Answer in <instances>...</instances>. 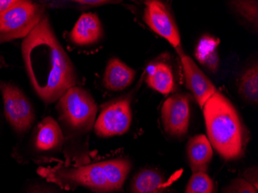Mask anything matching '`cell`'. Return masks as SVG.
I'll return each instance as SVG.
<instances>
[{"instance_id":"603a6c76","label":"cell","mask_w":258,"mask_h":193,"mask_svg":"<svg viewBox=\"0 0 258 193\" xmlns=\"http://www.w3.org/2000/svg\"><path fill=\"white\" fill-rule=\"evenodd\" d=\"M17 3V0H0V14L14 7Z\"/></svg>"},{"instance_id":"44dd1931","label":"cell","mask_w":258,"mask_h":193,"mask_svg":"<svg viewBox=\"0 0 258 193\" xmlns=\"http://www.w3.org/2000/svg\"><path fill=\"white\" fill-rule=\"evenodd\" d=\"M222 193H257V188L244 178H237L223 189Z\"/></svg>"},{"instance_id":"277c9868","label":"cell","mask_w":258,"mask_h":193,"mask_svg":"<svg viewBox=\"0 0 258 193\" xmlns=\"http://www.w3.org/2000/svg\"><path fill=\"white\" fill-rule=\"evenodd\" d=\"M57 111L67 127L75 132H88L95 124L98 107L86 90L74 86L58 100Z\"/></svg>"},{"instance_id":"ac0fdd59","label":"cell","mask_w":258,"mask_h":193,"mask_svg":"<svg viewBox=\"0 0 258 193\" xmlns=\"http://www.w3.org/2000/svg\"><path fill=\"white\" fill-rule=\"evenodd\" d=\"M239 94L250 104L258 102V66L252 65L243 72L238 84Z\"/></svg>"},{"instance_id":"52a82bcc","label":"cell","mask_w":258,"mask_h":193,"mask_svg":"<svg viewBox=\"0 0 258 193\" xmlns=\"http://www.w3.org/2000/svg\"><path fill=\"white\" fill-rule=\"evenodd\" d=\"M132 123L131 103L127 98L111 103L104 107L95 123L97 136L112 137L125 134Z\"/></svg>"},{"instance_id":"30bf717a","label":"cell","mask_w":258,"mask_h":193,"mask_svg":"<svg viewBox=\"0 0 258 193\" xmlns=\"http://www.w3.org/2000/svg\"><path fill=\"white\" fill-rule=\"evenodd\" d=\"M180 58L185 86L192 93L199 105L203 108L217 90L212 81L200 69L194 59L185 54L181 46L175 48Z\"/></svg>"},{"instance_id":"ba28073f","label":"cell","mask_w":258,"mask_h":193,"mask_svg":"<svg viewBox=\"0 0 258 193\" xmlns=\"http://www.w3.org/2000/svg\"><path fill=\"white\" fill-rule=\"evenodd\" d=\"M143 19L152 31L167 40L175 49L181 46L180 33L167 5L158 0L146 1Z\"/></svg>"},{"instance_id":"2e32d148","label":"cell","mask_w":258,"mask_h":193,"mask_svg":"<svg viewBox=\"0 0 258 193\" xmlns=\"http://www.w3.org/2000/svg\"><path fill=\"white\" fill-rule=\"evenodd\" d=\"M220 40L210 35H204L200 39L195 49V56L204 68L211 73H216L220 66L218 47Z\"/></svg>"},{"instance_id":"e0dca14e","label":"cell","mask_w":258,"mask_h":193,"mask_svg":"<svg viewBox=\"0 0 258 193\" xmlns=\"http://www.w3.org/2000/svg\"><path fill=\"white\" fill-rule=\"evenodd\" d=\"M163 175L154 169H143L132 181V193H162L165 190Z\"/></svg>"},{"instance_id":"ffe728a7","label":"cell","mask_w":258,"mask_h":193,"mask_svg":"<svg viewBox=\"0 0 258 193\" xmlns=\"http://www.w3.org/2000/svg\"><path fill=\"white\" fill-rule=\"evenodd\" d=\"M230 5L234 11L255 27H257V1H230Z\"/></svg>"},{"instance_id":"5b68a950","label":"cell","mask_w":258,"mask_h":193,"mask_svg":"<svg viewBox=\"0 0 258 193\" xmlns=\"http://www.w3.org/2000/svg\"><path fill=\"white\" fill-rule=\"evenodd\" d=\"M43 18V7L29 1H18L0 14V43L27 37Z\"/></svg>"},{"instance_id":"5bb4252c","label":"cell","mask_w":258,"mask_h":193,"mask_svg":"<svg viewBox=\"0 0 258 193\" xmlns=\"http://www.w3.org/2000/svg\"><path fill=\"white\" fill-rule=\"evenodd\" d=\"M63 142L60 125L51 117H46L38 124L34 146L40 152H50L60 148Z\"/></svg>"},{"instance_id":"8fae6325","label":"cell","mask_w":258,"mask_h":193,"mask_svg":"<svg viewBox=\"0 0 258 193\" xmlns=\"http://www.w3.org/2000/svg\"><path fill=\"white\" fill-rule=\"evenodd\" d=\"M103 36L101 20L96 14H82L70 33V38L78 46H90L98 43Z\"/></svg>"},{"instance_id":"6da1fadb","label":"cell","mask_w":258,"mask_h":193,"mask_svg":"<svg viewBox=\"0 0 258 193\" xmlns=\"http://www.w3.org/2000/svg\"><path fill=\"white\" fill-rule=\"evenodd\" d=\"M22 54L32 86L43 102L58 101L75 86L77 75L73 63L46 17L23 40Z\"/></svg>"},{"instance_id":"7c38bea8","label":"cell","mask_w":258,"mask_h":193,"mask_svg":"<svg viewBox=\"0 0 258 193\" xmlns=\"http://www.w3.org/2000/svg\"><path fill=\"white\" fill-rule=\"evenodd\" d=\"M186 155L192 173L207 172L214 155L207 136L198 135L191 138L187 143Z\"/></svg>"},{"instance_id":"9a60e30c","label":"cell","mask_w":258,"mask_h":193,"mask_svg":"<svg viewBox=\"0 0 258 193\" xmlns=\"http://www.w3.org/2000/svg\"><path fill=\"white\" fill-rule=\"evenodd\" d=\"M146 84L149 88L161 94H170L175 87L172 69L165 63H156L147 68Z\"/></svg>"},{"instance_id":"7402d4cb","label":"cell","mask_w":258,"mask_h":193,"mask_svg":"<svg viewBox=\"0 0 258 193\" xmlns=\"http://www.w3.org/2000/svg\"><path fill=\"white\" fill-rule=\"evenodd\" d=\"M76 3L81 5L91 6V7H98V6L104 5L107 4H112L111 1H104V0H86V1H76Z\"/></svg>"},{"instance_id":"3957f363","label":"cell","mask_w":258,"mask_h":193,"mask_svg":"<svg viewBox=\"0 0 258 193\" xmlns=\"http://www.w3.org/2000/svg\"><path fill=\"white\" fill-rule=\"evenodd\" d=\"M127 159H115L78 168H60L53 178L65 185L88 188L97 193L120 191L131 171Z\"/></svg>"},{"instance_id":"d6986e66","label":"cell","mask_w":258,"mask_h":193,"mask_svg":"<svg viewBox=\"0 0 258 193\" xmlns=\"http://www.w3.org/2000/svg\"><path fill=\"white\" fill-rule=\"evenodd\" d=\"M214 184L207 172L192 173L187 184L185 193H214Z\"/></svg>"},{"instance_id":"cb8c5ba5","label":"cell","mask_w":258,"mask_h":193,"mask_svg":"<svg viewBox=\"0 0 258 193\" xmlns=\"http://www.w3.org/2000/svg\"><path fill=\"white\" fill-rule=\"evenodd\" d=\"M28 193H60L56 191V190L50 188H43V187H38L30 190Z\"/></svg>"},{"instance_id":"4fadbf2b","label":"cell","mask_w":258,"mask_h":193,"mask_svg":"<svg viewBox=\"0 0 258 193\" xmlns=\"http://www.w3.org/2000/svg\"><path fill=\"white\" fill-rule=\"evenodd\" d=\"M134 69L118 58H111L104 71V86L111 91H120L130 86L136 78Z\"/></svg>"},{"instance_id":"8992f818","label":"cell","mask_w":258,"mask_h":193,"mask_svg":"<svg viewBox=\"0 0 258 193\" xmlns=\"http://www.w3.org/2000/svg\"><path fill=\"white\" fill-rule=\"evenodd\" d=\"M4 111L8 122L19 133H26L33 125L35 114L30 101L21 90L10 83L0 82Z\"/></svg>"},{"instance_id":"7a4b0ae2","label":"cell","mask_w":258,"mask_h":193,"mask_svg":"<svg viewBox=\"0 0 258 193\" xmlns=\"http://www.w3.org/2000/svg\"><path fill=\"white\" fill-rule=\"evenodd\" d=\"M203 109L207 139L212 147L226 160L242 158L248 143V132L231 101L217 91Z\"/></svg>"},{"instance_id":"9c48e42d","label":"cell","mask_w":258,"mask_h":193,"mask_svg":"<svg viewBox=\"0 0 258 193\" xmlns=\"http://www.w3.org/2000/svg\"><path fill=\"white\" fill-rule=\"evenodd\" d=\"M161 117L165 132L172 137L180 138L188 132L190 119L189 98L186 94H176L164 101Z\"/></svg>"}]
</instances>
